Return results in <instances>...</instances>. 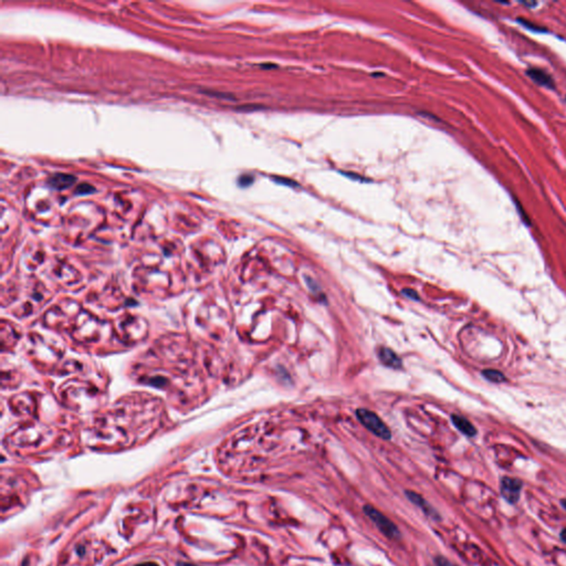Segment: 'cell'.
<instances>
[{
	"label": "cell",
	"instance_id": "obj_2",
	"mask_svg": "<svg viewBox=\"0 0 566 566\" xmlns=\"http://www.w3.org/2000/svg\"><path fill=\"white\" fill-rule=\"evenodd\" d=\"M356 416H358L362 424L368 428L370 432L376 434L377 437L386 440L390 439L392 432L390 428L387 427V424L375 412L360 408V410H358V412H356Z\"/></svg>",
	"mask_w": 566,
	"mask_h": 566
},
{
	"label": "cell",
	"instance_id": "obj_13",
	"mask_svg": "<svg viewBox=\"0 0 566 566\" xmlns=\"http://www.w3.org/2000/svg\"><path fill=\"white\" fill-rule=\"evenodd\" d=\"M274 180L276 182H278V184H284V185H288V186H290V187H296V186L298 187V185L296 184V182H294L293 180H286V178H282V177H274Z\"/></svg>",
	"mask_w": 566,
	"mask_h": 566
},
{
	"label": "cell",
	"instance_id": "obj_12",
	"mask_svg": "<svg viewBox=\"0 0 566 566\" xmlns=\"http://www.w3.org/2000/svg\"><path fill=\"white\" fill-rule=\"evenodd\" d=\"M92 192H94V188L88 184H81L76 190V192L80 194V195H86V194H90Z\"/></svg>",
	"mask_w": 566,
	"mask_h": 566
},
{
	"label": "cell",
	"instance_id": "obj_9",
	"mask_svg": "<svg viewBox=\"0 0 566 566\" xmlns=\"http://www.w3.org/2000/svg\"><path fill=\"white\" fill-rule=\"evenodd\" d=\"M482 375H484L486 380H488L491 382H496V384L506 382V376L500 370H484L482 372Z\"/></svg>",
	"mask_w": 566,
	"mask_h": 566
},
{
	"label": "cell",
	"instance_id": "obj_7",
	"mask_svg": "<svg viewBox=\"0 0 566 566\" xmlns=\"http://www.w3.org/2000/svg\"><path fill=\"white\" fill-rule=\"evenodd\" d=\"M378 358L382 364L390 368H400L402 365L400 356L390 348H380L378 350Z\"/></svg>",
	"mask_w": 566,
	"mask_h": 566
},
{
	"label": "cell",
	"instance_id": "obj_3",
	"mask_svg": "<svg viewBox=\"0 0 566 566\" xmlns=\"http://www.w3.org/2000/svg\"><path fill=\"white\" fill-rule=\"evenodd\" d=\"M523 489V482L518 478L512 476H502L500 480V492L503 499L509 504L514 506L521 499V492Z\"/></svg>",
	"mask_w": 566,
	"mask_h": 566
},
{
	"label": "cell",
	"instance_id": "obj_8",
	"mask_svg": "<svg viewBox=\"0 0 566 566\" xmlns=\"http://www.w3.org/2000/svg\"><path fill=\"white\" fill-rule=\"evenodd\" d=\"M452 420L454 424V427L457 428L460 432H462L464 436L474 437L476 434V427L468 420L467 418L459 415H452Z\"/></svg>",
	"mask_w": 566,
	"mask_h": 566
},
{
	"label": "cell",
	"instance_id": "obj_19",
	"mask_svg": "<svg viewBox=\"0 0 566 566\" xmlns=\"http://www.w3.org/2000/svg\"><path fill=\"white\" fill-rule=\"evenodd\" d=\"M523 4H526V6H528V7H533V6H536V2H523Z\"/></svg>",
	"mask_w": 566,
	"mask_h": 566
},
{
	"label": "cell",
	"instance_id": "obj_11",
	"mask_svg": "<svg viewBox=\"0 0 566 566\" xmlns=\"http://www.w3.org/2000/svg\"><path fill=\"white\" fill-rule=\"evenodd\" d=\"M518 22H520L521 24H523L524 27H526V28L531 29V30H533V31H538V32H542V31H546L545 29H543V28H541V27H538V26H534L533 24L528 22H526V20H524V19H518Z\"/></svg>",
	"mask_w": 566,
	"mask_h": 566
},
{
	"label": "cell",
	"instance_id": "obj_6",
	"mask_svg": "<svg viewBox=\"0 0 566 566\" xmlns=\"http://www.w3.org/2000/svg\"><path fill=\"white\" fill-rule=\"evenodd\" d=\"M76 182V178L70 175V174H62V172H58V174L52 175L48 180V184L54 188V190H66L70 186H72Z\"/></svg>",
	"mask_w": 566,
	"mask_h": 566
},
{
	"label": "cell",
	"instance_id": "obj_16",
	"mask_svg": "<svg viewBox=\"0 0 566 566\" xmlns=\"http://www.w3.org/2000/svg\"><path fill=\"white\" fill-rule=\"evenodd\" d=\"M560 541H562L563 543L566 544V528H564L563 530L560 531Z\"/></svg>",
	"mask_w": 566,
	"mask_h": 566
},
{
	"label": "cell",
	"instance_id": "obj_17",
	"mask_svg": "<svg viewBox=\"0 0 566 566\" xmlns=\"http://www.w3.org/2000/svg\"><path fill=\"white\" fill-rule=\"evenodd\" d=\"M560 506H562L563 509L566 511V498H564V499L560 500Z\"/></svg>",
	"mask_w": 566,
	"mask_h": 566
},
{
	"label": "cell",
	"instance_id": "obj_14",
	"mask_svg": "<svg viewBox=\"0 0 566 566\" xmlns=\"http://www.w3.org/2000/svg\"><path fill=\"white\" fill-rule=\"evenodd\" d=\"M402 294H405V296L412 298V300H416V301L419 300L418 294H417V293H416L415 291H414V290H410V289L402 290Z\"/></svg>",
	"mask_w": 566,
	"mask_h": 566
},
{
	"label": "cell",
	"instance_id": "obj_4",
	"mask_svg": "<svg viewBox=\"0 0 566 566\" xmlns=\"http://www.w3.org/2000/svg\"><path fill=\"white\" fill-rule=\"evenodd\" d=\"M404 494H405V496L407 498V500L412 502V504H415L417 508H419L422 512L424 514L430 518L432 520L434 521H440L442 520V516H440L439 512L434 509V508L424 498L417 494V492L412 491V490H405L404 491Z\"/></svg>",
	"mask_w": 566,
	"mask_h": 566
},
{
	"label": "cell",
	"instance_id": "obj_15",
	"mask_svg": "<svg viewBox=\"0 0 566 566\" xmlns=\"http://www.w3.org/2000/svg\"><path fill=\"white\" fill-rule=\"evenodd\" d=\"M252 182H254V178H251V176H241L240 180H239V184H240V186L246 187V186L250 185Z\"/></svg>",
	"mask_w": 566,
	"mask_h": 566
},
{
	"label": "cell",
	"instance_id": "obj_10",
	"mask_svg": "<svg viewBox=\"0 0 566 566\" xmlns=\"http://www.w3.org/2000/svg\"><path fill=\"white\" fill-rule=\"evenodd\" d=\"M434 565H436V566H458L457 564H454L452 560H449L447 558L442 556V555H439V556L434 558Z\"/></svg>",
	"mask_w": 566,
	"mask_h": 566
},
{
	"label": "cell",
	"instance_id": "obj_18",
	"mask_svg": "<svg viewBox=\"0 0 566 566\" xmlns=\"http://www.w3.org/2000/svg\"><path fill=\"white\" fill-rule=\"evenodd\" d=\"M138 566H157V564H155V563H143V564H140Z\"/></svg>",
	"mask_w": 566,
	"mask_h": 566
},
{
	"label": "cell",
	"instance_id": "obj_20",
	"mask_svg": "<svg viewBox=\"0 0 566 566\" xmlns=\"http://www.w3.org/2000/svg\"><path fill=\"white\" fill-rule=\"evenodd\" d=\"M184 566H194V565H190V564H184Z\"/></svg>",
	"mask_w": 566,
	"mask_h": 566
},
{
	"label": "cell",
	"instance_id": "obj_5",
	"mask_svg": "<svg viewBox=\"0 0 566 566\" xmlns=\"http://www.w3.org/2000/svg\"><path fill=\"white\" fill-rule=\"evenodd\" d=\"M526 74L530 76L534 82L538 83V86L551 88V90H554L555 88V83L553 81L552 76H550L548 73L543 71L542 69H538V68H528L526 70Z\"/></svg>",
	"mask_w": 566,
	"mask_h": 566
},
{
	"label": "cell",
	"instance_id": "obj_1",
	"mask_svg": "<svg viewBox=\"0 0 566 566\" xmlns=\"http://www.w3.org/2000/svg\"><path fill=\"white\" fill-rule=\"evenodd\" d=\"M365 516L374 523V526L378 528V531L382 536L388 538L390 540H396L402 536L400 528L390 518H387L384 513H382L378 509L372 504H365L363 506Z\"/></svg>",
	"mask_w": 566,
	"mask_h": 566
}]
</instances>
